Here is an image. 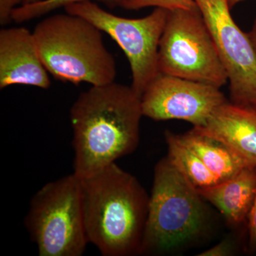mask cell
I'll use <instances>...</instances> for the list:
<instances>
[{
	"label": "cell",
	"instance_id": "277c9868",
	"mask_svg": "<svg viewBox=\"0 0 256 256\" xmlns=\"http://www.w3.org/2000/svg\"><path fill=\"white\" fill-rule=\"evenodd\" d=\"M202 195L168 156L156 164L140 254H164L203 232L206 208Z\"/></svg>",
	"mask_w": 256,
	"mask_h": 256
},
{
	"label": "cell",
	"instance_id": "8992f818",
	"mask_svg": "<svg viewBox=\"0 0 256 256\" xmlns=\"http://www.w3.org/2000/svg\"><path fill=\"white\" fill-rule=\"evenodd\" d=\"M160 73L220 88L228 82L201 12L168 11L158 50Z\"/></svg>",
	"mask_w": 256,
	"mask_h": 256
},
{
	"label": "cell",
	"instance_id": "5b68a950",
	"mask_svg": "<svg viewBox=\"0 0 256 256\" xmlns=\"http://www.w3.org/2000/svg\"><path fill=\"white\" fill-rule=\"evenodd\" d=\"M24 225L38 256H82L89 242L80 178L73 173L44 185L32 198Z\"/></svg>",
	"mask_w": 256,
	"mask_h": 256
},
{
	"label": "cell",
	"instance_id": "9c48e42d",
	"mask_svg": "<svg viewBox=\"0 0 256 256\" xmlns=\"http://www.w3.org/2000/svg\"><path fill=\"white\" fill-rule=\"evenodd\" d=\"M220 88L160 73L141 96L143 116L156 121L182 120L200 128L227 102Z\"/></svg>",
	"mask_w": 256,
	"mask_h": 256
},
{
	"label": "cell",
	"instance_id": "8fae6325",
	"mask_svg": "<svg viewBox=\"0 0 256 256\" xmlns=\"http://www.w3.org/2000/svg\"><path fill=\"white\" fill-rule=\"evenodd\" d=\"M194 128L223 141L256 166V108L227 101L213 112L204 126Z\"/></svg>",
	"mask_w": 256,
	"mask_h": 256
},
{
	"label": "cell",
	"instance_id": "30bf717a",
	"mask_svg": "<svg viewBox=\"0 0 256 256\" xmlns=\"http://www.w3.org/2000/svg\"><path fill=\"white\" fill-rule=\"evenodd\" d=\"M16 84L47 89L50 80L33 32L25 28H3L0 31V88Z\"/></svg>",
	"mask_w": 256,
	"mask_h": 256
},
{
	"label": "cell",
	"instance_id": "e0dca14e",
	"mask_svg": "<svg viewBox=\"0 0 256 256\" xmlns=\"http://www.w3.org/2000/svg\"><path fill=\"white\" fill-rule=\"evenodd\" d=\"M23 3V0H0V24L5 26L11 22L12 13L16 5Z\"/></svg>",
	"mask_w": 256,
	"mask_h": 256
},
{
	"label": "cell",
	"instance_id": "5bb4252c",
	"mask_svg": "<svg viewBox=\"0 0 256 256\" xmlns=\"http://www.w3.org/2000/svg\"><path fill=\"white\" fill-rule=\"evenodd\" d=\"M164 137L168 144V158L194 188L202 190L220 182L202 160L184 144L178 134L168 130Z\"/></svg>",
	"mask_w": 256,
	"mask_h": 256
},
{
	"label": "cell",
	"instance_id": "ac0fdd59",
	"mask_svg": "<svg viewBox=\"0 0 256 256\" xmlns=\"http://www.w3.org/2000/svg\"><path fill=\"white\" fill-rule=\"evenodd\" d=\"M248 220L249 250L250 252H255L256 250V192L252 208L248 215Z\"/></svg>",
	"mask_w": 256,
	"mask_h": 256
},
{
	"label": "cell",
	"instance_id": "7a4b0ae2",
	"mask_svg": "<svg viewBox=\"0 0 256 256\" xmlns=\"http://www.w3.org/2000/svg\"><path fill=\"white\" fill-rule=\"evenodd\" d=\"M88 240L104 256L140 254L150 196L116 162L80 178Z\"/></svg>",
	"mask_w": 256,
	"mask_h": 256
},
{
	"label": "cell",
	"instance_id": "ffe728a7",
	"mask_svg": "<svg viewBox=\"0 0 256 256\" xmlns=\"http://www.w3.org/2000/svg\"><path fill=\"white\" fill-rule=\"evenodd\" d=\"M248 34L249 38H250V41H252V45H254V48H255L256 50V20L252 30Z\"/></svg>",
	"mask_w": 256,
	"mask_h": 256
},
{
	"label": "cell",
	"instance_id": "d6986e66",
	"mask_svg": "<svg viewBox=\"0 0 256 256\" xmlns=\"http://www.w3.org/2000/svg\"><path fill=\"white\" fill-rule=\"evenodd\" d=\"M233 245L229 240H224L208 250L198 254L200 256H227L233 252Z\"/></svg>",
	"mask_w": 256,
	"mask_h": 256
},
{
	"label": "cell",
	"instance_id": "4fadbf2b",
	"mask_svg": "<svg viewBox=\"0 0 256 256\" xmlns=\"http://www.w3.org/2000/svg\"><path fill=\"white\" fill-rule=\"evenodd\" d=\"M178 137L220 182L234 178L245 168H256L223 141L200 132L196 128L178 134Z\"/></svg>",
	"mask_w": 256,
	"mask_h": 256
},
{
	"label": "cell",
	"instance_id": "9a60e30c",
	"mask_svg": "<svg viewBox=\"0 0 256 256\" xmlns=\"http://www.w3.org/2000/svg\"><path fill=\"white\" fill-rule=\"evenodd\" d=\"M92 0H38L30 4H22L15 8L12 13V20L20 23L30 21L35 18H40L60 8H65L67 5L74 3L82 2ZM104 2L111 8L121 6L122 8L128 0H97Z\"/></svg>",
	"mask_w": 256,
	"mask_h": 256
},
{
	"label": "cell",
	"instance_id": "7402d4cb",
	"mask_svg": "<svg viewBox=\"0 0 256 256\" xmlns=\"http://www.w3.org/2000/svg\"><path fill=\"white\" fill-rule=\"evenodd\" d=\"M38 0H23L22 4H30V3L35 2Z\"/></svg>",
	"mask_w": 256,
	"mask_h": 256
},
{
	"label": "cell",
	"instance_id": "7c38bea8",
	"mask_svg": "<svg viewBox=\"0 0 256 256\" xmlns=\"http://www.w3.org/2000/svg\"><path fill=\"white\" fill-rule=\"evenodd\" d=\"M198 191L228 222L240 224L248 218L255 198L256 168H245L234 178Z\"/></svg>",
	"mask_w": 256,
	"mask_h": 256
},
{
	"label": "cell",
	"instance_id": "ba28073f",
	"mask_svg": "<svg viewBox=\"0 0 256 256\" xmlns=\"http://www.w3.org/2000/svg\"><path fill=\"white\" fill-rule=\"evenodd\" d=\"M228 76L230 102L256 108V50L230 14L228 0H194Z\"/></svg>",
	"mask_w": 256,
	"mask_h": 256
},
{
	"label": "cell",
	"instance_id": "2e32d148",
	"mask_svg": "<svg viewBox=\"0 0 256 256\" xmlns=\"http://www.w3.org/2000/svg\"><path fill=\"white\" fill-rule=\"evenodd\" d=\"M154 6L172 11L176 10H195L198 6L194 0H128L122 8L138 10Z\"/></svg>",
	"mask_w": 256,
	"mask_h": 256
},
{
	"label": "cell",
	"instance_id": "3957f363",
	"mask_svg": "<svg viewBox=\"0 0 256 256\" xmlns=\"http://www.w3.org/2000/svg\"><path fill=\"white\" fill-rule=\"evenodd\" d=\"M33 34L42 63L55 78L75 85L114 82L116 62L102 31L86 18L66 12L52 15L37 24Z\"/></svg>",
	"mask_w": 256,
	"mask_h": 256
},
{
	"label": "cell",
	"instance_id": "52a82bcc",
	"mask_svg": "<svg viewBox=\"0 0 256 256\" xmlns=\"http://www.w3.org/2000/svg\"><path fill=\"white\" fill-rule=\"evenodd\" d=\"M66 12L86 18L114 38L126 54L132 72L133 90L139 96L160 74L158 50L168 10L156 8L142 18L116 16L92 1L67 5Z\"/></svg>",
	"mask_w": 256,
	"mask_h": 256
},
{
	"label": "cell",
	"instance_id": "44dd1931",
	"mask_svg": "<svg viewBox=\"0 0 256 256\" xmlns=\"http://www.w3.org/2000/svg\"><path fill=\"white\" fill-rule=\"evenodd\" d=\"M229 6L230 8H234L236 5L238 4V3L242 2V1L245 0H228Z\"/></svg>",
	"mask_w": 256,
	"mask_h": 256
},
{
	"label": "cell",
	"instance_id": "6da1fadb",
	"mask_svg": "<svg viewBox=\"0 0 256 256\" xmlns=\"http://www.w3.org/2000/svg\"><path fill=\"white\" fill-rule=\"evenodd\" d=\"M142 116L132 86L112 82L82 92L70 110L74 174L88 178L134 152Z\"/></svg>",
	"mask_w": 256,
	"mask_h": 256
}]
</instances>
